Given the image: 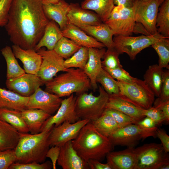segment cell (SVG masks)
Wrapping results in <instances>:
<instances>
[{"mask_svg":"<svg viewBox=\"0 0 169 169\" xmlns=\"http://www.w3.org/2000/svg\"><path fill=\"white\" fill-rule=\"evenodd\" d=\"M42 0H13L4 26L10 41L24 49H34L49 20Z\"/></svg>","mask_w":169,"mask_h":169,"instance_id":"6da1fadb","label":"cell"},{"mask_svg":"<svg viewBox=\"0 0 169 169\" xmlns=\"http://www.w3.org/2000/svg\"><path fill=\"white\" fill-rule=\"evenodd\" d=\"M72 143L79 155L87 162L91 159L101 161L114 146L108 137L100 133L90 121L82 128Z\"/></svg>","mask_w":169,"mask_h":169,"instance_id":"7a4b0ae2","label":"cell"},{"mask_svg":"<svg viewBox=\"0 0 169 169\" xmlns=\"http://www.w3.org/2000/svg\"><path fill=\"white\" fill-rule=\"evenodd\" d=\"M51 129L36 134L20 133L19 141L14 149L15 162L26 163L44 162L50 147L49 137Z\"/></svg>","mask_w":169,"mask_h":169,"instance_id":"3957f363","label":"cell"},{"mask_svg":"<svg viewBox=\"0 0 169 169\" xmlns=\"http://www.w3.org/2000/svg\"><path fill=\"white\" fill-rule=\"evenodd\" d=\"M64 72L45 83V90L61 98L74 93L78 95L91 88L90 80L83 70L71 68Z\"/></svg>","mask_w":169,"mask_h":169,"instance_id":"277c9868","label":"cell"},{"mask_svg":"<svg viewBox=\"0 0 169 169\" xmlns=\"http://www.w3.org/2000/svg\"><path fill=\"white\" fill-rule=\"evenodd\" d=\"M99 95H93L92 92H84L76 97L75 110L80 120H95L101 115L106 108L109 95L102 86H99Z\"/></svg>","mask_w":169,"mask_h":169,"instance_id":"5b68a950","label":"cell"},{"mask_svg":"<svg viewBox=\"0 0 169 169\" xmlns=\"http://www.w3.org/2000/svg\"><path fill=\"white\" fill-rule=\"evenodd\" d=\"M136 169H168L169 157L161 144L152 143L134 148Z\"/></svg>","mask_w":169,"mask_h":169,"instance_id":"8992f818","label":"cell"},{"mask_svg":"<svg viewBox=\"0 0 169 169\" xmlns=\"http://www.w3.org/2000/svg\"><path fill=\"white\" fill-rule=\"evenodd\" d=\"M120 94L136 106L143 109L152 106L155 95L144 80L137 78L132 83L117 80Z\"/></svg>","mask_w":169,"mask_h":169,"instance_id":"52a82bcc","label":"cell"},{"mask_svg":"<svg viewBox=\"0 0 169 169\" xmlns=\"http://www.w3.org/2000/svg\"><path fill=\"white\" fill-rule=\"evenodd\" d=\"M165 38L158 33L137 37L116 35L113 37V40L114 48L120 54L125 53L131 60H134L142 50Z\"/></svg>","mask_w":169,"mask_h":169,"instance_id":"ba28073f","label":"cell"},{"mask_svg":"<svg viewBox=\"0 0 169 169\" xmlns=\"http://www.w3.org/2000/svg\"><path fill=\"white\" fill-rule=\"evenodd\" d=\"M136 21L134 10L122 5L115 6L104 23L112 31L114 36H130L134 32Z\"/></svg>","mask_w":169,"mask_h":169,"instance_id":"9c48e42d","label":"cell"},{"mask_svg":"<svg viewBox=\"0 0 169 169\" xmlns=\"http://www.w3.org/2000/svg\"><path fill=\"white\" fill-rule=\"evenodd\" d=\"M157 128V127H156L145 129L137 124H131L119 128L108 138L114 146L134 147L141 140H144L150 136L156 137Z\"/></svg>","mask_w":169,"mask_h":169,"instance_id":"30bf717a","label":"cell"},{"mask_svg":"<svg viewBox=\"0 0 169 169\" xmlns=\"http://www.w3.org/2000/svg\"><path fill=\"white\" fill-rule=\"evenodd\" d=\"M159 0H136L133 7L135 21L141 24L149 35L158 33L156 26Z\"/></svg>","mask_w":169,"mask_h":169,"instance_id":"8fae6325","label":"cell"},{"mask_svg":"<svg viewBox=\"0 0 169 169\" xmlns=\"http://www.w3.org/2000/svg\"><path fill=\"white\" fill-rule=\"evenodd\" d=\"M37 52L40 55L42 59L37 76L44 84L52 79L58 72L68 70L64 66V59L54 50H46L41 48Z\"/></svg>","mask_w":169,"mask_h":169,"instance_id":"7c38bea8","label":"cell"},{"mask_svg":"<svg viewBox=\"0 0 169 169\" xmlns=\"http://www.w3.org/2000/svg\"><path fill=\"white\" fill-rule=\"evenodd\" d=\"M76 97L73 94L63 100L56 113L51 115L43 124L40 132L51 129L65 121L75 123L80 119L78 117L75 110Z\"/></svg>","mask_w":169,"mask_h":169,"instance_id":"4fadbf2b","label":"cell"},{"mask_svg":"<svg viewBox=\"0 0 169 169\" xmlns=\"http://www.w3.org/2000/svg\"><path fill=\"white\" fill-rule=\"evenodd\" d=\"M90 121L79 120L74 123L65 121L51 129L49 137L50 146L61 147L67 142L75 139L82 128Z\"/></svg>","mask_w":169,"mask_h":169,"instance_id":"5bb4252c","label":"cell"},{"mask_svg":"<svg viewBox=\"0 0 169 169\" xmlns=\"http://www.w3.org/2000/svg\"><path fill=\"white\" fill-rule=\"evenodd\" d=\"M62 99L57 95L43 90L40 87L29 97L27 109H37L52 115L56 111Z\"/></svg>","mask_w":169,"mask_h":169,"instance_id":"9a60e30c","label":"cell"},{"mask_svg":"<svg viewBox=\"0 0 169 169\" xmlns=\"http://www.w3.org/2000/svg\"><path fill=\"white\" fill-rule=\"evenodd\" d=\"M6 84L9 90L29 97L44 83L37 75L25 73L17 78L7 79Z\"/></svg>","mask_w":169,"mask_h":169,"instance_id":"2e32d148","label":"cell"},{"mask_svg":"<svg viewBox=\"0 0 169 169\" xmlns=\"http://www.w3.org/2000/svg\"><path fill=\"white\" fill-rule=\"evenodd\" d=\"M63 169H89L88 164L78 154L72 141L62 146L57 161Z\"/></svg>","mask_w":169,"mask_h":169,"instance_id":"e0dca14e","label":"cell"},{"mask_svg":"<svg viewBox=\"0 0 169 169\" xmlns=\"http://www.w3.org/2000/svg\"><path fill=\"white\" fill-rule=\"evenodd\" d=\"M42 7L44 13L49 20H53L63 30L69 22L67 15L70 4L64 0H59L55 3L42 0Z\"/></svg>","mask_w":169,"mask_h":169,"instance_id":"ac0fdd59","label":"cell"},{"mask_svg":"<svg viewBox=\"0 0 169 169\" xmlns=\"http://www.w3.org/2000/svg\"><path fill=\"white\" fill-rule=\"evenodd\" d=\"M13 54L23 63L25 73L37 75L42 62L40 55L34 49H24L13 44Z\"/></svg>","mask_w":169,"mask_h":169,"instance_id":"d6986e66","label":"cell"},{"mask_svg":"<svg viewBox=\"0 0 169 169\" xmlns=\"http://www.w3.org/2000/svg\"><path fill=\"white\" fill-rule=\"evenodd\" d=\"M88 50V59L83 70L90 80L91 88L95 92L98 88L96 78L102 68L101 59L106 50L104 48H91Z\"/></svg>","mask_w":169,"mask_h":169,"instance_id":"ffe728a7","label":"cell"},{"mask_svg":"<svg viewBox=\"0 0 169 169\" xmlns=\"http://www.w3.org/2000/svg\"><path fill=\"white\" fill-rule=\"evenodd\" d=\"M107 162L112 169H136V157L134 147L108 152Z\"/></svg>","mask_w":169,"mask_h":169,"instance_id":"44dd1931","label":"cell"},{"mask_svg":"<svg viewBox=\"0 0 169 169\" xmlns=\"http://www.w3.org/2000/svg\"><path fill=\"white\" fill-rule=\"evenodd\" d=\"M62 31L63 36L70 39L81 47L98 49L105 47L102 43L87 34L77 26L69 22Z\"/></svg>","mask_w":169,"mask_h":169,"instance_id":"7402d4cb","label":"cell"},{"mask_svg":"<svg viewBox=\"0 0 169 169\" xmlns=\"http://www.w3.org/2000/svg\"><path fill=\"white\" fill-rule=\"evenodd\" d=\"M106 108L118 110L131 117L138 122L145 117L142 114L143 109L135 105L120 93L109 95Z\"/></svg>","mask_w":169,"mask_h":169,"instance_id":"603a6c76","label":"cell"},{"mask_svg":"<svg viewBox=\"0 0 169 169\" xmlns=\"http://www.w3.org/2000/svg\"><path fill=\"white\" fill-rule=\"evenodd\" d=\"M67 17L69 22L74 25L81 24L97 25L102 23L99 16L94 12L82 8L78 3H71Z\"/></svg>","mask_w":169,"mask_h":169,"instance_id":"cb8c5ba5","label":"cell"},{"mask_svg":"<svg viewBox=\"0 0 169 169\" xmlns=\"http://www.w3.org/2000/svg\"><path fill=\"white\" fill-rule=\"evenodd\" d=\"M79 27L87 34L102 43L107 49L114 48L112 31L104 23L97 25L77 24Z\"/></svg>","mask_w":169,"mask_h":169,"instance_id":"d4e9b609","label":"cell"},{"mask_svg":"<svg viewBox=\"0 0 169 169\" xmlns=\"http://www.w3.org/2000/svg\"><path fill=\"white\" fill-rule=\"evenodd\" d=\"M63 36L58 24L53 20H50L45 27L43 36L34 49L37 51L45 47L47 50H54L57 43Z\"/></svg>","mask_w":169,"mask_h":169,"instance_id":"484cf974","label":"cell"},{"mask_svg":"<svg viewBox=\"0 0 169 169\" xmlns=\"http://www.w3.org/2000/svg\"><path fill=\"white\" fill-rule=\"evenodd\" d=\"M22 115L31 134L40 132L44 122L51 115L37 109H26L21 111Z\"/></svg>","mask_w":169,"mask_h":169,"instance_id":"4316f807","label":"cell"},{"mask_svg":"<svg viewBox=\"0 0 169 169\" xmlns=\"http://www.w3.org/2000/svg\"><path fill=\"white\" fill-rule=\"evenodd\" d=\"M20 133L7 122L0 119V151L14 150Z\"/></svg>","mask_w":169,"mask_h":169,"instance_id":"83f0119b","label":"cell"},{"mask_svg":"<svg viewBox=\"0 0 169 169\" xmlns=\"http://www.w3.org/2000/svg\"><path fill=\"white\" fill-rule=\"evenodd\" d=\"M28 98L0 87V108L22 111L27 109Z\"/></svg>","mask_w":169,"mask_h":169,"instance_id":"f1b7e54d","label":"cell"},{"mask_svg":"<svg viewBox=\"0 0 169 169\" xmlns=\"http://www.w3.org/2000/svg\"><path fill=\"white\" fill-rule=\"evenodd\" d=\"M80 6L94 11L104 23L109 17L115 4L114 0H84Z\"/></svg>","mask_w":169,"mask_h":169,"instance_id":"f546056e","label":"cell"},{"mask_svg":"<svg viewBox=\"0 0 169 169\" xmlns=\"http://www.w3.org/2000/svg\"><path fill=\"white\" fill-rule=\"evenodd\" d=\"M164 72L163 68L154 64L149 66L143 76L144 81L157 97L160 94Z\"/></svg>","mask_w":169,"mask_h":169,"instance_id":"4dcf8cb0","label":"cell"},{"mask_svg":"<svg viewBox=\"0 0 169 169\" xmlns=\"http://www.w3.org/2000/svg\"><path fill=\"white\" fill-rule=\"evenodd\" d=\"M0 119L10 124L20 133L29 132L22 116L21 111L0 108Z\"/></svg>","mask_w":169,"mask_h":169,"instance_id":"1f68e13d","label":"cell"},{"mask_svg":"<svg viewBox=\"0 0 169 169\" xmlns=\"http://www.w3.org/2000/svg\"><path fill=\"white\" fill-rule=\"evenodd\" d=\"M1 51L7 64V79L17 78L26 73L19 65L10 47L6 46Z\"/></svg>","mask_w":169,"mask_h":169,"instance_id":"d6a6232c","label":"cell"},{"mask_svg":"<svg viewBox=\"0 0 169 169\" xmlns=\"http://www.w3.org/2000/svg\"><path fill=\"white\" fill-rule=\"evenodd\" d=\"M90 121L100 133L107 137L119 128L114 119L107 114L103 113L96 119Z\"/></svg>","mask_w":169,"mask_h":169,"instance_id":"836d02e7","label":"cell"},{"mask_svg":"<svg viewBox=\"0 0 169 169\" xmlns=\"http://www.w3.org/2000/svg\"><path fill=\"white\" fill-rule=\"evenodd\" d=\"M156 26L158 33L169 38V0H165L160 6Z\"/></svg>","mask_w":169,"mask_h":169,"instance_id":"e575fe53","label":"cell"},{"mask_svg":"<svg viewBox=\"0 0 169 169\" xmlns=\"http://www.w3.org/2000/svg\"><path fill=\"white\" fill-rule=\"evenodd\" d=\"M81 47L70 39L63 36L57 43L54 50L66 59L71 57Z\"/></svg>","mask_w":169,"mask_h":169,"instance_id":"d590c367","label":"cell"},{"mask_svg":"<svg viewBox=\"0 0 169 169\" xmlns=\"http://www.w3.org/2000/svg\"><path fill=\"white\" fill-rule=\"evenodd\" d=\"M88 58V48L81 47L71 57L64 60V65L68 69L75 68L83 70Z\"/></svg>","mask_w":169,"mask_h":169,"instance_id":"8d00e7d4","label":"cell"},{"mask_svg":"<svg viewBox=\"0 0 169 169\" xmlns=\"http://www.w3.org/2000/svg\"><path fill=\"white\" fill-rule=\"evenodd\" d=\"M96 82L102 85L109 95L118 94L120 93L116 80H115L103 67L96 77Z\"/></svg>","mask_w":169,"mask_h":169,"instance_id":"74e56055","label":"cell"},{"mask_svg":"<svg viewBox=\"0 0 169 169\" xmlns=\"http://www.w3.org/2000/svg\"><path fill=\"white\" fill-rule=\"evenodd\" d=\"M159 56L158 64L161 68L169 69V38H165L151 45Z\"/></svg>","mask_w":169,"mask_h":169,"instance_id":"f35d334b","label":"cell"},{"mask_svg":"<svg viewBox=\"0 0 169 169\" xmlns=\"http://www.w3.org/2000/svg\"><path fill=\"white\" fill-rule=\"evenodd\" d=\"M120 54L115 48L107 49L104 54L102 61L103 68L109 69H114L123 67L120 64L119 56Z\"/></svg>","mask_w":169,"mask_h":169,"instance_id":"ab89813d","label":"cell"},{"mask_svg":"<svg viewBox=\"0 0 169 169\" xmlns=\"http://www.w3.org/2000/svg\"><path fill=\"white\" fill-rule=\"evenodd\" d=\"M103 113L110 115L116 122L119 128L131 124H137L138 122L131 117L113 109L106 108Z\"/></svg>","mask_w":169,"mask_h":169,"instance_id":"60d3db41","label":"cell"},{"mask_svg":"<svg viewBox=\"0 0 169 169\" xmlns=\"http://www.w3.org/2000/svg\"><path fill=\"white\" fill-rule=\"evenodd\" d=\"M169 100V70L164 71L162 83L159 96L155 100L154 106Z\"/></svg>","mask_w":169,"mask_h":169,"instance_id":"b9f144b4","label":"cell"},{"mask_svg":"<svg viewBox=\"0 0 169 169\" xmlns=\"http://www.w3.org/2000/svg\"><path fill=\"white\" fill-rule=\"evenodd\" d=\"M103 68L114 79H116L117 80L127 83H132L135 81L137 79L136 78L131 76L128 72L123 69V67L114 69Z\"/></svg>","mask_w":169,"mask_h":169,"instance_id":"7bdbcfd3","label":"cell"},{"mask_svg":"<svg viewBox=\"0 0 169 169\" xmlns=\"http://www.w3.org/2000/svg\"><path fill=\"white\" fill-rule=\"evenodd\" d=\"M53 168L52 162L47 161L42 163L35 162L26 163L14 162L8 169H50Z\"/></svg>","mask_w":169,"mask_h":169,"instance_id":"ee69618b","label":"cell"},{"mask_svg":"<svg viewBox=\"0 0 169 169\" xmlns=\"http://www.w3.org/2000/svg\"><path fill=\"white\" fill-rule=\"evenodd\" d=\"M142 114L151 119L156 126H160L165 122V118L162 111L159 108L154 106L147 109H143Z\"/></svg>","mask_w":169,"mask_h":169,"instance_id":"f6af8a7d","label":"cell"},{"mask_svg":"<svg viewBox=\"0 0 169 169\" xmlns=\"http://www.w3.org/2000/svg\"><path fill=\"white\" fill-rule=\"evenodd\" d=\"M16 159L14 150L0 151V169H8Z\"/></svg>","mask_w":169,"mask_h":169,"instance_id":"bcb514c9","label":"cell"},{"mask_svg":"<svg viewBox=\"0 0 169 169\" xmlns=\"http://www.w3.org/2000/svg\"><path fill=\"white\" fill-rule=\"evenodd\" d=\"M13 0H0V27L7 24L9 12Z\"/></svg>","mask_w":169,"mask_h":169,"instance_id":"7dc6e473","label":"cell"},{"mask_svg":"<svg viewBox=\"0 0 169 169\" xmlns=\"http://www.w3.org/2000/svg\"><path fill=\"white\" fill-rule=\"evenodd\" d=\"M48 151L46 157L49 158L51 161L53 168L56 169V164L57 162L60 150L61 147L58 146H53L51 147Z\"/></svg>","mask_w":169,"mask_h":169,"instance_id":"c3c4849f","label":"cell"},{"mask_svg":"<svg viewBox=\"0 0 169 169\" xmlns=\"http://www.w3.org/2000/svg\"><path fill=\"white\" fill-rule=\"evenodd\" d=\"M156 137L161 140V144L165 151L169 152V136L165 131L157 128L156 132Z\"/></svg>","mask_w":169,"mask_h":169,"instance_id":"681fc988","label":"cell"},{"mask_svg":"<svg viewBox=\"0 0 169 169\" xmlns=\"http://www.w3.org/2000/svg\"><path fill=\"white\" fill-rule=\"evenodd\" d=\"M87 163L89 169H112L111 166L107 162L103 164L96 160H90Z\"/></svg>","mask_w":169,"mask_h":169,"instance_id":"f907efd6","label":"cell"},{"mask_svg":"<svg viewBox=\"0 0 169 169\" xmlns=\"http://www.w3.org/2000/svg\"><path fill=\"white\" fill-rule=\"evenodd\" d=\"M153 106L157 107L162 111L165 118V122L169 123V100L159 103Z\"/></svg>","mask_w":169,"mask_h":169,"instance_id":"816d5d0a","label":"cell"},{"mask_svg":"<svg viewBox=\"0 0 169 169\" xmlns=\"http://www.w3.org/2000/svg\"><path fill=\"white\" fill-rule=\"evenodd\" d=\"M137 124L145 129H151L157 127L151 119L147 116H145L143 119L138 121Z\"/></svg>","mask_w":169,"mask_h":169,"instance_id":"f5cc1de1","label":"cell"},{"mask_svg":"<svg viewBox=\"0 0 169 169\" xmlns=\"http://www.w3.org/2000/svg\"><path fill=\"white\" fill-rule=\"evenodd\" d=\"M136 0H114L116 5H122L125 7L131 8L134 5Z\"/></svg>","mask_w":169,"mask_h":169,"instance_id":"db71d44e","label":"cell"},{"mask_svg":"<svg viewBox=\"0 0 169 169\" xmlns=\"http://www.w3.org/2000/svg\"><path fill=\"white\" fill-rule=\"evenodd\" d=\"M50 3H58L59 0H45Z\"/></svg>","mask_w":169,"mask_h":169,"instance_id":"11a10c76","label":"cell"},{"mask_svg":"<svg viewBox=\"0 0 169 169\" xmlns=\"http://www.w3.org/2000/svg\"></svg>","mask_w":169,"mask_h":169,"instance_id":"9f6ffc18","label":"cell"}]
</instances>
